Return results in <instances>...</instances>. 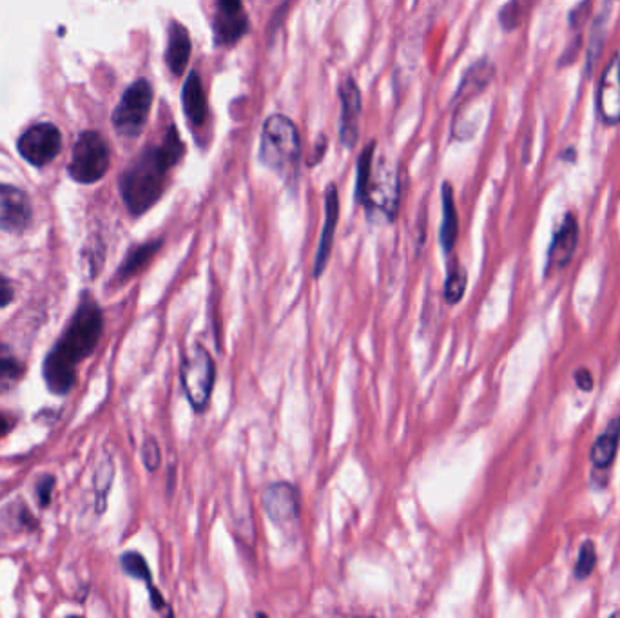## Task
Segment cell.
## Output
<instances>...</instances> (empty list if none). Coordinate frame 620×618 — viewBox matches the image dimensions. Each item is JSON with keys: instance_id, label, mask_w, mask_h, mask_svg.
<instances>
[{"instance_id": "6da1fadb", "label": "cell", "mask_w": 620, "mask_h": 618, "mask_svg": "<svg viewBox=\"0 0 620 618\" xmlns=\"http://www.w3.org/2000/svg\"><path fill=\"white\" fill-rule=\"evenodd\" d=\"M184 142L176 133V127H169L164 142L149 147L136 158L133 165L122 174L120 193L133 216L147 213L165 191L167 174L184 156Z\"/></svg>"}, {"instance_id": "7a4b0ae2", "label": "cell", "mask_w": 620, "mask_h": 618, "mask_svg": "<svg viewBox=\"0 0 620 618\" xmlns=\"http://www.w3.org/2000/svg\"><path fill=\"white\" fill-rule=\"evenodd\" d=\"M104 329L102 310L93 300H84L69 329L51 350L44 363V379L51 392L66 394L75 385L77 365L97 347Z\"/></svg>"}, {"instance_id": "3957f363", "label": "cell", "mask_w": 620, "mask_h": 618, "mask_svg": "<svg viewBox=\"0 0 620 618\" xmlns=\"http://www.w3.org/2000/svg\"><path fill=\"white\" fill-rule=\"evenodd\" d=\"M301 155L300 133L291 118L272 115L265 120L260 138V160L272 171L294 173Z\"/></svg>"}, {"instance_id": "277c9868", "label": "cell", "mask_w": 620, "mask_h": 618, "mask_svg": "<svg viewBox=\"0 0 620 618\" xmlns=\"http://www.w3.org/2000/svg\"><path fill=\"white\" fill-rule=\"evenodd\" d=\"M180 383L194 412L204 414L211 405L216 383V365L213 356L204 345L196 343L191 352L185 356L180 365Z\"/></svg>"}, {"instance_id": "5b68a950", "label": "cell", "mask_w": 620, "mask_h": 618, "mask_svg": "<svg viewBox=\"0 0 620 618\" xmlns=\"http://www.w3.org/2000/svg\"><path fill=\"white\" fill-rule=\"evenodd\" d=\"M151 106H153V87L147 80L140 78L135 84L127 87L124 97L113 113V126L120 135L135 138L146 127Z\"/></svg>"}, {"instance_id": "8992f818", "label": "cell", "mask_w": 620, "mask_h": 618, "mask_svg": "<svg viewBox=\"0 0 620 618\" xmlns=\"http://www.w3.org/2000/svg\"><path fill=\"white\" fill-rule=\"evenodd\" d=\"M109 169V149L106 140L95 131L82 133L78 138L71 164H69V174L73 180L80 184H95Z\"/></svg>"}, {"instance_id": "52a82bcc", "label": "cell", "mask_w": 620, "mask_h": 618, "mask_svg": "<svg viewBox=\"0 0 620 618\" xmlns=\"http://www.w3.org/2000/svg\"><path fill=\"white\" fill-rule=\"evenodd\" d=\"M363 205L367 207V213L378 211L388 222L396 218L399 209V176L394 169L381 164L378 171L372 173L369 194Z\"/></svg>"}, {"instance_id": "ba28073f", "label": "cell", "mask_w": 620, "mask_h": 618, "mask_svg": "<svg viewBox=\"0 0 620 618\" xmlns=\"http://www.w3.org/2000/svg\"><path fill=\"white\" fill-rule=\"evenodd\" d=\"M62 149V135L53 124H37L20 136L19 153L30 164L46 165Z\"/></svg>"}, {"instance_id": "9c48e42d", "label": "cell", "mask_w": 620, "mask_h": 618, "mask_svg": "<svg viewBox=\"0 0 620 618\" xmlns=\"http://www.w3.org/2000/svg\"><path fill=\"white\" fill-rule=\"evenodd\" d=\"M263 508L276 526L287 528L300 519V492L291 483H272L263 492Z\"/></svg>"}, {"instance_id": "30bf717a", "label": "cell", "mask_w": 620, "mask_h": 618, "mask_svg": "<svg viewBox=\"0 0 620 618\" xmlns=\"http://www.w3.org/2000/svg\"><path fill=\"white\" fill-rule=\"evenodd\" d=\"M249 29L242 0H216L213 31L218 46H233Z\"/></svg>"}, {"instance_id": "8fae6325", "label": "cell", "mask_w": 620, "mask_h": 618, "mask_svg": "<svg viewBox=\"0 0 620 618\" xmlns=\"http://www.w3.org/2000/svg\"><path fill=\"white\" fill-rule=\"evenodd\" d=\"M340 220V194L338 187L330 184L325 191V225L321 231L320 245L318 252L314 258V278L318 280L323 276V272L327 269L330 260V252L334 245V236H336V227Z\"/></svg>"}, {"instance_id": "7c38bea8", "label": "cell", "mask_w": 620, "mask_h": 618, "mask_svg": "<svg viewBox=\"0 0 620 618\" xmlns=\"http://www.w3.org/2000/svg\"><path fill=\"white\" fill-rule=\"evenodd\" d=\"M341 118L340 136L341 142L352 149L358 144L359 138V118H361V93L358 84L352 77L343 80L340 87Z\"/></svg>"}, {"instance_id": "4fadbf2b", "label": "cell", "mask_w": 620, "mask_h": 618, "mask_svg": "<svg viewBox=\"0 0 620 618\" xmlns=\"http://www.w3.org/2000/svg\"><path fill=\"white\" fill-rule=\"evenodd\" d=\"M30 220L28 196L13 185L0 184V229L8 232L24 231Z\"/></svg>"}, {"instance_id": "5bb4252c", "label": "cell", "mask_w": 620, "mask_h": 618, "mask_svg": "<svg viewBox=\"0 0 620 618\" xmlns=\"http://www.w3.org/2000/svg\"><path fill=\"white\" fill-rule=\"evenodd\" d=\"M597 106L602 120L608 126L620 122V57L611 60L610 66L604 71L597 91Z\"/></svg>"}, {"instance_id": "9a60e30c", "label": "cell", "mask_w": 620, "mask_h": 618, "mask_svg": "<svg viewBox=\"0 0 620 618\" xmlns=\"http://www.w3.org/2000/svg\"><path fill=\"white\" fill-rule=\"evenodd\" d=\"M577 240H579V225H577L575 216L568 214L559 227V231L553 236L552 247L548 251L546 271H559L562 267H566L572 260L573 252L577 249Z\"/></svg>"}, {"instance_id": "2e32d148", "label": "cell", "mask_w": 620, "mask_h": 618, "mask_svg": "<svg viewBox=\"0 0 620 618\" xmlns=\"http://www.w3.org/2000/svg\"><path fill=\"white\" fill-rule=\"evenodd\" d=\"M191 58V37L184 24L171 22L169 33H167V51H165V62L171 69V73L180 77L184 75L185 68Z\"/></svg>"}, {"instance_id": "e0dca14e", "label": "cell", "mask_w": 620, "mask_h": 618, "mask_svg": "<svg viewBox=\"0 0 620 618\" xmlns=\"http://www.w3.org/2000/svg\"><path fill=\"white\" fill-rule=\"evenodd\" d=\"M182 102H184V113L193 127H202L207 118V98H205L202 78L198 73H191L185 80L184 91H182Z\"/></svg>"}, {"instance_id": "ac0fdd59", "label": "cell", "mask_w": 620, "mask_h": 618, "mask_svg": "<svg viewBox=\"0 0 620 618\" xmlns=\"http://www.w3.org/2000/svg\"><path fill=\"white\" fill-rule=\"evenodd\" d=\"M441 202H443V222H441V229H439V243H441L445 254H450L454 251L457 236H459V216H457L454 191L448 182L443 184V189H441Z\"/></svg>"}, {"instance_id": "d6986e66", "label": "cell", "mask_w": 620, "mask_h": 618, "mask_svg": "<svg viewBox=\"0 0 620 618\" xmlns=\"http://www.w3.org/2000/svg\"><path fill=\"white\" fill-rule=\"evenodd\" d=\"M620 441V417H615L611 421L606 432L595 441L591 448L590 459L597 470H606L613 464V459L619 450Z\"/></svg>"}, {"instance_id": "ffe728a7", "label": "cell", "mask_w": 620, "mask_h": 618, "mask_svg": "<svg viewBox=\"0 0 620 618\" xmlns=\"http://www.w3.org/2000/svg\"><path fill=\"white\" fill-rule=\"evenodd\" d=\"M122 568L126 571L127 575H131L133 579L144 580L147 584V588H149V595H151V604H153V608L158 609V611H162V609L167 608V604H165V600L162 599V595L156 591L155 586H153V577H151V570H149V566H147L146 559L140 555V553H136V551H129L126 553L124 557H122Z\"/></svg>"}, {"instance_id": "44dd1931", "label": "cell", "mask_w": 620, "mask_h": 618, "mask_svg": "<svg viewBox=\"0 0 620 618\" xmlns=\"http://www.w3.org/2000/svg\"><path fill=\"white\" fill-rule=\"evenodd\" d=\"M162 249V240L155 242H147L144 245H138L133 251L127 254L126 261L122 263L120 271H118V280L126 281L133 278L136 274L146 269L149 261L155 258L156 252Z\"/></svg>"}, {"instance_id": "7402d4cb", "label": "cell", "mask_w": 620, "mask_h": 618, "mask_svg": "<svg viewBox=\"0 0 620 618\" xmlns=\"http://www.w3.org/2000/svg\"><path fill=\"white\" fill-rule=\"evenodd\" d=\"M535 4L537 0H510L508 4H504L503 10L499 11V22L503 29L514 31L519 28Z\"/></svg>"}, {"instance_id": "603a6c76", "label": "cell", "mask_w": 620, "mask_h": 618, "mask_svg": "<svg viewBox=\"0 0 620 618\" xmlns=\"http://www.w3.org/2000/svg\"><path fill=\"white\" fill-rule=\"evenodd\" d=\"M466 283H468V274L465 269L459 265V261H454L450 265V271L445 281V300L448 305H456L463 300L466 292Z\"/></svg>"}, {"instance_id": "cb8c5ba5", "label": "cell", "mask_w": 620, "mask_h": 618, "mask_svg": "<svg viewBox=\"0 0 620 618\" xmlns=\"http://www.w3.org/2000/svg\"><path fill=\"white\" fill-rule=\"evenodd\" d=\"M24 367L8 348L0 345V392L13 387L22 377Z\"/></svg>"}, {"instance_id": "d4e9b609", "label": "cell", "mask_w": 620, "mask_h": 618, "mask_svg": "<svg viewBox=\"0 0 620 618\" xmlns=\"http://www.w3.org/2000/svg\"><path fill=\"white\" fill-rule=\"evenodd\" d=\"M372 162H374V144H370L358 162V178H356V198L363 205L369 194L370 180H372Z\"/></svg>"}, {"instance_id": "484cf974", "label": "cell", "mask_w": 620, "mask_h": 618, "mask_svg": "<svg viewBox=\"0 0 620 618\" xmlns=\"http://www.w3.org/2000/svg\"><path fill=\"white\" fill-rule=\"evenodd\" d=\"M597 564V553H595V544L593 542H584L581 551H579V559L575 564V577L579 580H586L591 575V571Z\"/></svg>"}, {"instance_id": "4316f807", "label": "cell", "mask_w": 620, "mask_h": 618, "mask_svg": "<svg viewBox=\"0 0 620 618\" xmlns=\"http://www.w3.org/2000/svg\"><path fill=\"white\" fill-rule=\"evenodd\" d=\"M142 459H144L147 470H151V472H155L156 468L162 463V452H160V446L155 439H147L144 443Z\"/></svg>"}, {"instance_id": "83f0119b", "label": "cell", "mask_w": 620, "mask_h": 618, "mask_svg": "<svg viewBox=\"0 0 620 618\" xmlns=\"http://www.w3.org/2000/svg\"><path fill=\"white\" fill-rule=\"evenodd\" d=\"M13 296H15V292H13L11 281L0 274V309L10 305L11 301H13Z\"/></svg>"}, {"instance_id": "f1b7e54d", "label": "cell", "mask_w": 620, "mask_h": 618, "mask_svg": "<svg viewBox=\"0 0 620 618\" xmlns=\"http://www.w3.org/2000/svg\"><path fill=\"white\" fill-rule=\"evenodd\" d=\"M575 381H577V387L584 390V392H590L591 388H593V377H591L590 372H588L586 368L577 370V374H575Z\"/></svg>"}, {"instance_id": "f546056e", "label": "cell", "mask_w": 620, "mask_h": 618, "mask_svg": "<svg viewBox=\"0 0 620 618\" xmlns=\"http://www.w3.org/2000/svg\"><path fill=\"white\" fill-rule=\"evenodd\" d=\"M327 140L325 138H321L320 144L316 145V155L312 156V164H318L321 160V156L325 155V151H327Z\"/></svg>"}, {"instance_id": "4dcf8cb0", "label": "cell", "mask_w": 620, "mask_h": 618, "mask_svg": "<svg viewBox=\"0 0 620 618\" xmlns=\"http://www.w3.org/2000/svg\"><path fill=\"white\" fill-rule=\"evenodd\" d=\"M8 428H10V423H8L4 417L0 416V435L6 434Z\"/></svg>"}]
</instances>
